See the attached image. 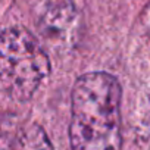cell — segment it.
Returning a JSON list of instances; mask_svg holds the SVG:
<instances>
[{
    "label": "cell",
    "mask_w": 150,
    "mask_h": 150,
    "mask_svg": "<svg viewBox=\"0 0 150 150\" xmlns=\"http://www.w3.org/2000/svg\"><path fill=\"white\" fill-rule=\"evenodd\" d=\"M121 87L106 72L83 75L74 86L71 150H121Z\"/></svg>",
    "instance_id": "obj_1"
},
{
    "label": "cell",
    "mask_w": 150,
    "mask_h": 150,
    "mask_svg": "<svg viewBox=\"0 0 150 150\" xmlns=\"http://www.w3.org/2000/svg\"><path fill=\"white\" fill-rule=\"evenodd\" d=\"M49 59L34 35L24 28L0 34V91L28 100L49 74Z\"/></svg>",
    "instance_id": "obj_2"
},
{
    "label": "cell",
    "mask_w": 150,
    "mask_h": 150,
    "mask_svg": "<svg viewBox=\"0 0 150 150\" xmlns=\"http://www.w3.org/2000/svg\"><path fill=\"white\" fill-rule=\"evenodd\" d=\"M75 8L69 0H44L40 13V30L46 37L63 38L72 30Z\"/></svg>",
    "instance_id": "obj_3"
},
{
    "label": "cell",
    "mask_w": 150,
    "mask_h": 150,
    "mask_svg": "<svg viewBox=\"0 0 150 150\" xmlns=\"http://www.w3.org/2000/svg\"><path fill=\"white\" fill-rule=\"evenodd\" d=\"M0 150H53V146L41 127L27 125L0 132Z\"/></svg>",
    "instance_id": "obj_4"
}]
</instances>
